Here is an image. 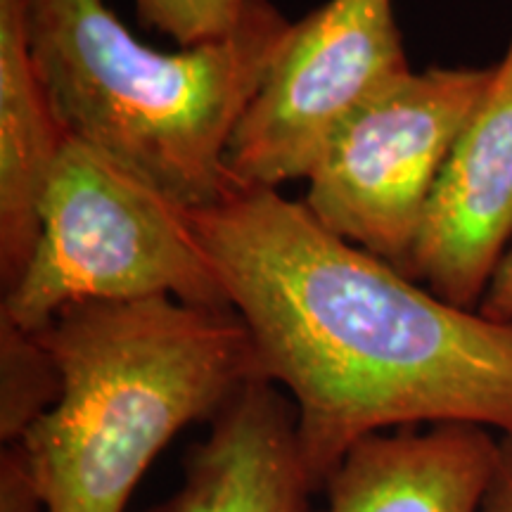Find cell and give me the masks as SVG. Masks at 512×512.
Masks as SVG:
<instances>
[{
    "label": "cell",
    "instance_id": "cell-8",
    "mask_svg": "<svg viewBox=\"0 0 512 512\" xmlns=\"http://www.w3.org/2000/svg\"><path fill=\"white\" fill-rule=\"evenodd\" d=\"M294 403L256 380L188 448L181 486L147 512H313Z\"/></svg>",
    "mask_w": 512,
    "mask_h": 512
},
{
    "label": "cell",
    "instance_id": "cell-2",
    "mask_svg": "<svg viewBox=\"0 0 512 512\" xmlns=\"http://www.w3.org/2000/svg\"><path fill=\"white\" fill-rule=\"evenodd\" d=\"M38 337L62 392L17 446L48 512H124L178 432L211 425L242 389L268 380L233 306L81 302Z\"/></svg>",
    "mask_w": 512,
    "mask_h": 512
},
{
    "label": "cell",
    "instance_id": "cell-9",
    "mask_svg": "<svg viewBox=\"0 0 512 512\" xmlns=\"http://www.w3.org/2000/svg\"><path fill=\"white\" fill-rule=\"evenodd\" d=\"M498 439L463 422L370 434L339 460L313 512H482Z\"/></svg>",
    "mask_w": 512,
    "mask_h": 512
},
{
    "label": "cell",
    "instance_id": "cell-13",
    "mask_svg": "<svg viewBox=\"0 0 512 512\" xmlns=\"http://www.w3.org/2000/svg\"><path fill=\"white\" fill-rule=\"evenodd\" d=\"M0 512H48L17 444H5L0 453Z\"/></svg>",
    "mask_w": 512,
    "mask_h": 512
},
{
    "label": "cell",
    "instance_id": "cell-11",
    "mask_svg": "<svg viewBox=\"0 0 512 512\" xmlns=\"http://www.w3.org/2000/svg\"><path fill=\"white\" fill-rule=\"evenodd\" d=\"M62 377L53 354L38 332L0 316V439L22 441L31 427L55 406Z\"/></svg>",
    "mask_w": 512,
    "mask_h": 512
},
{
    "label": "cell",
    "instance_id": "cell-7",
    "mask_svg": "<svg viewBox=\"0 0 512 512\" xmlns=\"http://www.w3.org/2000/svg\"><path fill=\"white\" fill-rule=\"evenodd\" d=\"M512 242V36L427 204L406 275L477 311Z\"/></svg>",
    "mask_w": 512,
    "mask_h": 512
},
{
    "label": "cell",
    "instance_id": "cell-1",
    "mask_svg": "<svg viewBox=\"0 0 512 512\" xmlns=\"http://www.w3.org/2000/svg\"><path fill=\"white\" fill-rule=\"evenodd\" d=\"M190 221L294 403L316 494L370 434L463 422L512 437V320L448 304L278 190H238Z\"/></svg>",
    "mask_w": 512,
    "mask_h": 512
},
{
    "label": "cell",
    "instance_id": "cell-15",
    "mask_svg": "<svg viewBox=\"0 0 512 512\" xmlns=\"http://www.w3.org/2000/svg\"><path fill=\"white\" fill-rule=\"evenodd\" d=\"M482 512H512V437L498 439V458Z\"/></svg>",
    "mask_w": 512,
    "mask_h": 512
},
{
    "label": "cell",
    "instance_id": "cell-14",
    "mask_svg": "<svg viewBox=\"0 0 512 512\" xmlns=\"http://www.w3.org/2000/svg\"><path fill=\"white\" fill-rule=\"evenodd\" d=\"M477 311L491 320H501V323L512 320V247L498 264Z\"/></svg>",
    "mask_w": 512,
    "mask_h": 512
},
{
    "label": "cell",
    "instance_id": "cell-10",
    "mask_svg": "<svg viewBox=\"0 0 512 512\" xmlns=\"http://www.w3.org/2000/svg\"><path fill=\"white\" fill-rule=\"evenodd\" d=\"M69 133L36 72L24 0H0V287L22 278L38 233L41 200Z\"/></svg>",
    "mask_w": 512,
    "mask_h": 512
},
{
    "label": "cell",
    "instance_id": "cell-5",
    "mask_svg": "<svg viewBox=\"0 0 512 512\" xmlns=\"http://www.w3.org/2000/svg\"><path fill=\"white\" fill-rule=\"evenodd\" d=\"M491 76L494 64L430 67L384 86L332 131L304 207L406 275L434 185Z\"/></svg>",
    "mask_w": 512,
    "mask_h": 512
},
{
    "label": "cell",
    "instance_id": "cell-4",
    "mask_svg": "<svg viewBox=\"0 0 512 512\" xmlns=\"http://www.w3.org/2000/svg\"><path fill=\"white\" fill-rule=\"evenodd\" d=\"M150 297L230 306L190 211L69 136L43 192L36 249L0 316L41 332L72 304Z\"/></svg>",
    "mask_w": 512,
    "mask_h": 512
},
{
    "label": "cell",
    "instance_id": "cell-12",
    "mask_svg": "<svg viewBox=\"0 0 512 512\" xmlns=\"http://www.w3.org/2000/svg\"><path fill=\"white\" fill-rule=\"evenodd\" d=\"M252 0H136L140 22L181 48L226 41L238 31Z\"/></svg>",
    "mask_w": 512,
    "mask_h": 512
},
{
    "label": "cell",
    "instance_id": "cell-6",
    "mask_svg": "<svg viewBox=\"0 0 512 512\" xmlns=\"http://www.w3.org/2000/svg\"><path fill=\"white\" fill-rule=\"evenodd\" d=\"M411 72L394 0H328L294 22L228 147L240 190L309 178L332 131Z\"/></svg>",
    "mask_w": 512,
    "mask_h": 512
},
{
    "label": "cell",
    "instance_id": "cell-3",
    "mask_svg": "<svg viewBox=\"0 0 512 512\" xmlns=\"http://www.w3.org/2000/svg\"><path fill=\"white\" fill-rule=\"evenodd\" d=\"M36 72L69 136L98 147L188 211L240 188L230 140L283 48L287 22L252 0L226 41L162 53L102 0H24Z\"/></svg>",
    "mask_w": 512,
    "mask_h": 512
}]
</instances>
